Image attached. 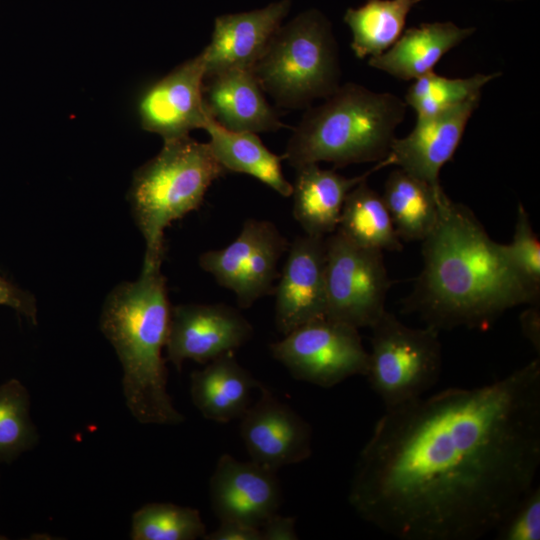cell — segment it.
Wrapping results in <instances>:
<instances>
[{"label": "cell", "instance_id": "1", "mask_svg": "<svg viewBox=\"0 0 540 540\" xmlns=\"http://www.w3.org/2000/svg\"><path fill=\"white\" fill-rule=\"evenodd\" d=\"M540 359L474 388L391 409L359 453L348 500L399 540H478L536 486Z\"/></svg>", "mask_w": 540, "mask_h": 540}, {"label": "cell", "instance_id": "2", "mask_svg": "<svg viewBox=\"0 0 540 540\" xmlns=\"http://www.w3.org/2000/svg\"><path fill=\"white\" fill-rule=\"evenodd\" d=\"M422 242L423 268L405 307L426 325L487 329L511 308L539 304L506 245L492 240L472 210L444 191L437 222Z\"/></svg>", "mask_w": 540, "mask_h": 540}, {"label": "cell", "instance_id": "3", "mask_svg": "<svg viewBox=\"0 0 540 540\" xmlns=\"http://www.w3.org/2000/svg\"><path fill=\"white\" fill-rule=\"evenodd\" d=\"M171 306L161 266L142 267L133 282L118 285L104 304L100 327L123 369V394L141 424L178 425L184 416L167 392L166 347Z\"/></svg>", "mask_w": 540, "mask_h": 540}, {"label": "cell", "instance_id": "4", "mask_svg": "<svg viewBox=\"0 0 540 540\" xmlns=\"http://www.w3.org/2000/svg\"><path fill=\"white\" fill-rule=\"evenodd\" d=\"M407 110L404 100L360 84H341L316 107H308L282 159L294 169L308 163L334 167L386 159Z\"/></svg>", "mask_w": 540, "mask_h": 540}, {"label": "cell", "instance_id": "5", "mask_svg": "<svg viewBox=\"0 0 540 540\" xmlns=\"http://www.w3.org/2000/svg\"><path fill=\"white\" fill-rule=\"evenodd\" d=\"M227 173L208 142L190 135L163 141L159 153L138 168L129 198L145 240L144 268L161 266L165 229L197 210L211 184Z\"/></svg>", "mask_w": 540, "mask_h": 540}, {"label": "cell", "instance_id": "6", "mask_svg": "<svg viewBox=\"0 0 540 540\" xmlns=\"http://www.w3.org/2000/svg\"><path fill=\"white\" fill-rule=\"evenodd\" d=\"M251 71L282 108H308L330 96L341 85V69L329 20L311 9L281 25Z\"/></svg>", "mask_w": 540, "mask_h": 540}, {"label": "cell", "instance_id": "7", "mask_svg": "<svg viewBox=\"0 0 540 540\" xmlns=\"http://www.w3.org/2000/svg\"><path fill=\"white\" fill-rule=\"evenodd\" d=\"M370 329L365 377L385 410L422 397L436 385L442 370L439 330L409 327L386 310Z\"/></svg>", "mask_w": 540, "mask_h": 540}, {"label": "cell", "instance_id": "8", "mask_svg": "<svg viewBox=\"0 0 540 540\" xmlns=\"http://www.w3.org/2000/svg\"><path fill=\"white\" fill-rule=\"evenodd\" d=\"M325 317L371 328L385 311L391 286L383 252L359 246L337 230L325 237Z\"/></svg>", "mask_w": 540, "mask_h": 540}, {"label": "cell", "instance_id": "9", "mask_svg": "<svg viewBox=\"0 0 540 540\" xmlns=\"http://www.w3.org/2000/svg\"><path fill=\"white\" fill-rule=\"evenodd\" d=\"M270 351L292 377L323 388L368 370L369 353L358 329L326 317L295 328Z\"/></svg>", "mask_w": 540, "mask_h": 540}, {"label": "cell", "instance_id": "10", "mask_svg": "<svg viewBox=\"0 0 540 540\" xmlns=\"http://www.w3.org/2000/svg\"><path fill=\"white\" fill-rule=\"evenodd\" d=\"M289 243L273 222L249 218L230 244L203 252L198 263L235 294L240 308H249L274 292L278 265Z\"/></svg>", "mask_w": 540, "mask_h": 540}, {"label": "cell", "instance_id": "11", "mask_svg": "<svg viewBox=\"0 0 540 540\" xmlns=\"http://www.w3.org/2000/svg\"><path fill=\"white\" fill-rule=\"evenodd\" d=\"M251 323L224 303L180 304L171 308L167 359L181 370L184 361L206 364L246 344L253 336Z\"/></svg>", "mask_w": 540, "mask_h": 540}, {"label": "cell", "instance_id": "12", "mask_svg": "<svg viewBox=\"0 0 540 540\" xmlns=\"http://www.w3.org/2000/svg\"><path fill=\"white\" fill-rule=\"evenodd\" d=\"M258 389V401L240 418V434L251 461L277 472L310 458L311 425L262 383Z\"/></svg>", "mask_w": 540, "mask_h": 540}, {"label": "cell", "instance_id": "13", "mask_svg": "<svg viewBox=\"0 0 540 540\" xmlns=\"http://www.w3.org/2000/svg\"><path fill=\"white\" fill-rule=\"evenodd\" d=\"M205 59L203 52L183 62L149 86L141 95V127L163 141L189 136L209 117L203 101Z\"/></svg>", "mask_w": 540, "mask_h": 540}, {"label": "cell", "instance_id": "14", "mask_svg": "<svg viewBox=\"0 0 540 540\" xmlns=\"http://www.w3.org/2000/svg\"><path fill=\"white\" fill-rule=\"evenodd\" d=\"M274 288L275 324L283 335L325 317V237L299 235L289 243Z\"/></svg>", "mask_w": 540, "mask_h": 540}, {"label": "cell", "instance_id": "15", "mask_svg": "<svg viewBox=\"0 0 540 540\" xmlns=\"http://www.w3.org/2000/svg\"><path fill=\"white\" fill-rule=\"evenodd\" d=\"M213 513L219 521L261 525L278 509L282 491L276 471L253 461L222 454L209 483Z\"/></svg>", "mask_w": 540, "mask_h": 540}, {"label": "cell", "instance_id": "16", "mask_svg": "<svg viewBox=\"0 0 540 540\" xmlns=\"http://www.w3.org/2000/svg\"><path fill=\"white\" fill-rule=\"evenodd\" d=\"M480 100L476 96L442 113L416 118L411 132L392 143L393 165L434 188L441 187L440 170L452 159Z\"/></svg>", "mask_w": 540, "mask_h": 540}, {"label": "cell", "instance_id": "17", "mask_svg": "<svg viewBox=\"0 0 540 540\" xmlns=\"http://www.w3.org/2000/svg\"><path fill=\"white\" fill-rule=\"evenodd\" d=\"M290 9L289 0L262 9L215 18L210 43L202 51L204 79L228 70H252Z\"/></svg>", "mask_w": 540, "mask_h": 540}, {"label": "cell", "instance_id": "18", "mask_svg": "<svg viewBox=\"0 0 540 540\" xmlns=\"http://www.w3.org/2000/svg\"><path fill=\"white\" fill-rule=\"evenodd\" d=\"M203 101L208 116L230 131L257 134L285 127L251 70H228L205 78Z\"/></svg>", "mask_w": 540, "mask_h": 540}, {"label": "cell", "instance_id": "19", "mask_svg": "<svg viewBox=\"0 0 540 540\" xmlns=\"http://www.w3.org/2000/svg\"><path fill=\"white\" fill-rule=\"evenodd\" d=\"M393 165L389 155L366 172L346 177L318 163L301 165L292 184V214L304 233L326 237L336 231L348 193L360 182L382 168Z\"/></svg>", "mask_w": 540, "mask_h": 540}, {"label": "cell", "instance_id": "20", "mask_svg": "<svg viewBox=\"0 0 540 540\" xmlns=\"http://www.w3.org/2000/svg\"><path fill=\"white\" fill-rule=\"evenodd\" d=\"M475 31L450 21L422 23L404 30L389 49L368 58V65L397 79L415 80L433 71L445 54Z\"/></svg>", "mask_w": 540, "mask_h": 540}, {"label": "cell", "instance_id": "21", "mask_svg": "<svg viewBox=\"0 0 540 540\" xmlns=\"http://www.w3.org/2000/svg\"><path fill=\"white\" fill-rule=\"evenodd\" d=\"M261 382L227 352L190 377V396L202 416L218 423L241 418L249 408L252 390Z\"/></svg>", "mask_w": 540, "mask_h": 540}, {"label": "cell", "instance_id": "22", "mask_svg": "<svg viewBox=\"0 0 540 540\" xmlns=\"http://www.w3.org/2000/svg\"><path fill=\"white\" fill-rule=\"evenodd\" d=\"M202 129L217 161L229 172L250 175L283 197H290L292 184L284 177L282 156L272 153L255 133L225 129L208 117Z\"/></svg>", "mask_w": 540, "mask_h": 540}, {"label": "cell", "instance_id": "23", "mask_svg": "<svg viewBox=\"0 0 540 540\" xmlns=\"http://www.w3.org/2000/svg\"><path fill=\"white\" fill-rule=\"evenodd\" d=\"M442 191L398 167L388 175L382 198L400 240L423 241L432 232Z\"/></svg>", "mask_w": 540, "mask_h": 540}, {"label": "cell", "instance_id": "24", "mask_svg": "<svg viewBox=\"0 0 540 540\" xmlns=\"http://www.w3.org/2000/svg\"><path fill=\"white\" fill-rule=\"evenodd\" d=\"M351 242L380 251H401L402 243L383 201L367 180L347 195L336 229Z\"/></svg>", "mask_w": 540, "mask_h": 540}, {"label": "cell", "instance_id": "25", "mask_svg": "<svg viewBox=\"0 0 540 540\" xmlns=\"http://www.w3.org/2000/svg\"><path fill=\"white\" fill-rule=\"evenodd\" d=\"M423 0H367L348 8L343 20L351 34V49L359 59L377 56L389 49L404 31L411 9Z\"/></svg>", "mask_w": 540, "mask_h": 540}, {"label": "cell", "instance_id": "26", "mask_svg": "<svg viewBox=\"0 0 540 540\" xmlns=\"http://www.w3.org/2000/svg\"><path fill=\"white\" fill-rule=\"evenodd\" d=\"M500 75L495 72L448 78L431 71L414 80L403 100L415 111L416 118L430 117L481 96L482 89Z\"/></svg>", "mask_w": 540, "mask_h": 540}, {"label": "cell", "instance_id": "27", "mask_svg": "<svg viewBox=\"0 0 540 540\" xmlns=\"http://www.w3.org/2000/svg\"><path fill=\"white\" fill-rule=\"evenodd\" d=\"M205 534L200 512L192 507L149 503L132 515L133 540H195Z\"/></svg>", "mask_w": 540, "mask_h": 540}, {"label": "cell", "instance_id": "28", "mask_svg": "<svg viewBox=\"0 0 540 540\" xmlns=\"http://www.w3.org/2000/svg\"><path fill=\"white\" fill-rule=\"evenodd\" d=\"M38 433L30 417V397L24 385L11 379L0 385V462L9 463L33 448Z\"/></svg>", "mask_w": 540, "mask_h": 540}, {"label": "cell", "instance_id": "29", "mask_svg": "<svg viewBox=\"0 0 540 540\" xmlns=\"http://www.w3.org/2000/svg\"><path fill=\"white\" fill-rule=\"evenodd\" d=\"M505 245L513 265L527 286L540 297V242L529 214L521 203L517 208L512 242Z\"/></svg>", "mask_w": 540, "mask_h": 540}, {"label": "cell", "instance_id": "30", "mask_svg": "<svg viewBox=\"0 0 540 540\" xmlns=\"http://www.w3.org/2000/svg\"><path fill=\"white\" fill-rule=\"evenodd\" d=\"M499 540L540 539V488L535 486L494 532Z\"/></svg>", "mask_w": 540, "mask_h": 540}, {"label": "cell", "instance_id": "31", "mask_svg": "<svg viewBox=\"0 0 540 540\" xmlns=\"http://www.w3.org/2000/svg\"><path fill=\"white\" fill-rule=\"evenodd\" d=\"M0 305L8 306L36 323L34 298L0 274Z\"/></svg>", "mask_w": 540, "mask_h": 540}, {"label": "cell", "instance_id": "32", "mask_svg": "<svg viewBox=\"0 0 540 540\" xmlns=\"http://www.w3.org/2000/svg\"><path fill=\"white\" fill-rule=\"evenodd\" d=\"M218 528L205 534L204 540H262L259 527L237 521H219Z\"/></svg>", "mask_w": 540, "mask_h": 540}, {"label": "cell", "instance_id": "33", "mask_svg": "<svg viewBox=\"0 0 540 540\" xmlns=\"http://www.w3.org/2000/svg\"><path fill=\"white\" fill-rule=\"evenodd\" d=\"M262 540H297L298 535L293 517L282 516L277 512L271 515L260 527Z\"/></svg>", "mask_w": 540, "mask_h": 540}, {"label": "cell", "instance_id": "34", "mask_svg": "<svg viewBox=\"0 0 540 540\" xmlns=\"http://www.w3.org/2000/svg\"><path fill=\"white\" fill-rule=\"evenodd\" d=\"M523 336L531 343L534 349L540 351V308L539 304H532L524 310L519 317Z\"/></svg>", "mask_w": 540, "mask_h": 540}, {"label": "cell", "instance_id": "35", "mask_svg": "<svg viewBox=\"0 0 540 540\" xmlns=\"http://www.w3.org/2000/svg\"><path fill=\"white\" fill-rule=\"evenodd\" d=\"M4 539H6V537L3 535H0V540H4Z\"/></svg>", "mask_w": 540, "mask_h": 540}]
</instances>
